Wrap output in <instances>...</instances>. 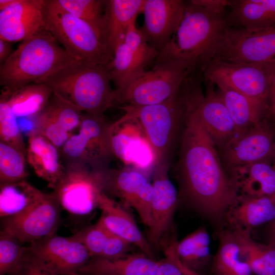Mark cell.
Segmentation results:
<instances>
[{"label": "cell", "instance_id": "cell-11", "mask_svg": "<svg viewBox=\"0 0 275 275\" xmlns=\"http://www.w3.org/2000/svg\"><path fill=\"white\" fill-rule=\"evenodd\" d=\"M104 115L83 113L79 131L72 134L60 149L66 163L77 162L95 167H107L114 155L110 126Z\"/></svg>", "mask_w": 275, "mask_h": 275}, {"label": "cell", "instance_id": "cell-33", "mask_svg": "<svg viewBox=\"0 0 275 275\" xmlns=\"http://www.w3.org/2000/svg\"><path fill=\"white\" fill-rule=\"evenodd\" d=\"M105 67L116 90L125 88L146 72L145 67L124 40L117 46L113 59Z\"/></svg>", "mask_w": 275, "mask_h": 275}, {"label": "cell", "instance_id": "cell-9", "mask_svg": "<svg viewBox=\"0 0 275 275\" xmlns=\"http://www.w3.org/2000/svg\"><path fill=\"white\" fill-rule=\"evenodd\" d=\"M203 79L227 86L267 108L269 71L266 63H236L208 60L199 67Z\"/></svg>", "mask_w": 275, "mask_h": 275}, {"label": "cell", "instance_id": "cell-14", "mask_svg": "<svg viewBox=\"0 0 275 275\" xmlns=\"http://www.w3.org/2000/svg\"><path fill=\"white\" fill-rule=\"evenodd\" d=\"M225 160L231 169L273 158L274 132L265 119L256 125L240 131L223 148Z\"/></svg>", "mask_w": 275, "mask_h": 275}, {"label": "cell", "instance_id": "cell-6", "mask_svg": "<svg viewBox=\"0 0 275 275\" xmlns=\"http://www.w3.org/2000/svg\"><path fill=\"white\" fill-rule=\"evenodd\" d=\"M44 25L71 56L86 64L105 66L113 56L89 24L69 13L55 0H44Z\"/></svg>", "mask_w": 275, "mask_h": 275}, {"label": "cell", "instance_id": "cell-13", "mask_svg": "<svg viewBox=\"0 0 275 275\" xmlns=\"http://www.w3.org/2000/svg\"><path fill=\"white\" fill-rule=\"evenodd\" d=\"M61 207L53 193L42 199L21 216L3 220L1 232L23 243H32L56 234L61 218Z\"/></svg>", "mask_w": 275, "mask_h": 275}, {"label": "cell", "instance_id": "cell-40", "mask_svg": "<svg viewBox=\"0 0 275 275\" xmlns=\"http://www.w3.org/2000/svg\"><path fill=\"white\" fill-rule=\"evenodd\" d=\"M108 234L109 231L98 221L72 236L85 246L92 258L101 256Z\"/></svg>", "mask_w": 275, "mask_h": 275}, {"label": "cell", "instance_id": "cell-7", "mask_svg": "<svg viewBox=\"0 0 275 275\" xmlns=\"http://www.w3.org/2000/svg\"><path fill=\"white\" fill-rule=\"evenodd\" d=\"M152 68L125 88L114 91V101L145 106L162 102L174 95L196 69L166 50L159 52Z\"/></svg>", "mask_w": 275, "mask_h": 275}, {"label": "cell", "instance_id": "cell-24", "mask_svg": "<svg viewBox=\"0 0 275 275\" xmlns=\"http://www.w3.org/2000/svg\"><path fill=\"white\" fill-rule=\"evenodd\" d=\"M144 2L145 0H105L103 41L113 56L130 25L142 13Z\"/></svg>", "mask_w": 275, "mask_h": 275}, {"label": "cell", "instance_id": "cell-23", "mask_svg": "<svg viewBox=\"0 0 275 275\" xmlns=\"http://www.w3.org/2000/svg\"><path fill=\"white\" fill-rule=\"evenodd\" d=\"M60 150L34 128L29 135L26 159L37 176L54 189L65 171Z\"/></svg>", "mask_w": 275, "mask_h": 275}, {"label": "cell", "instance_id": "cell-36", "mask_svg": "<svg viewBox=\"0 0 275 275\" xmlns=\"http://www.w3.org/2000/svg\"><path fill=\"white\" fill-rule=\"evenodd\" d=\"M82 113L77 107L53 93L39 114L54 126L72 134L73 130L79 127Z\"/></svg>", "mask_w": 275, "mask_h": 275}, {"label": "cell", "instance_id": "cell-48", "mask_svg": "<svg viewBox=\"0 0 275 275\" xmlns=\"http://www.w3.org/2000/svg\"><path fill=\"white\" fill-rule=\"evenodd\" d=\"M269 223L267 244L275 249V217Z\"/></svg>", "mask_w": 275, "mask_h": 275}, {"label": "cell", "instance_id": "cell-44", "mask_svg": "<svg viewBox=\"0 0 275 275\" xmlns=\"http://www.w3.org/2000/svg\"><path fill=\"white\" fill-rule=\"evenodd\" d=\"M269 71V91L266 119L275 123V60L267 62Z\"/></svg>", "mask_w": 275, "mask_h": 275}, {"label": "cell", "instance_id": "cell-17", "mask_svg": "<svg viewBox=\"0 0 275 275\" xmlns=\"http://www.w3.org/2000/svg\"><path fill=\"white\" fill-rule=\"evenodd\" d=\"M185 2L145 0L144 23L139 29L149 45L159 52L170 43L182 19Z\"/></svg>", "mask_w": 275, "mask_h": 275}, {"label": "cell", "instance_id": "cell-27", "mask_svg": "<svg viewBox=\"0 0 275 275\" xmlns=\"http://www.w3.org/2000/svg\"><path fill=\"white\" fill-rule=\"evenodd\" d=\"M218 238L217 250L210 267L211 275H253L242 255L237 234L227 228H221Z\"/></svg>", "mask_w": 275, "mask_h": 275}, {"label": "cell", "instance_id": "cell-19", "mask_svg": "<svg viewBox=\"0 0 275 275\" xmlns=\"http://www.w3.org/2000/svg\"><path fill=\"white\" fill-rule=\"evenodd\" d=\"M110 135L114 156L141 172L155 168L154 152L139 125L116 121L111 124Z\"/></svg>", "mask_w": 275, "mask_h": 275}, {"label": "cell", "instance_id": "cell-30", "mask_svg": "<svg viewBox=\"0 0 275 275\" xmlns=\"http://www.w3.org/2000/svg\"><path fill=\"white\" fill-rule=\"evenodd\" d=\"M44 193L25 180L0 184V216L3 220L19 217L31 209Z\"/></svg>", "mask_w": 275, "mask_h": 275}, {"label": "cell", "instance_id": "cell-20", "mask_svg": "<svg viewBox=\"0 0 275 275\" xmlns=\"http://www.w3.org/2000/svg\"><path fill=\"white\" fill-rule=\"evenodd\" d=\"M44 0H16L0 11V38L23 41L44 26Z\"/></svg>", "mask_w": 275, "mask_h": 275}, {"label": "cell", "instance_id": "cell-41", "mask_svg": "<svg viewBox=\"0 0 275 275\" xmlns=\"http://www.w3.org/2000/svg\"><path fill=\"white\" fill-rule=\"evenodd\" d=\"M124 41L145 67L153 63L159 54L158 51L149 45L140 30L136 28L135 22L129 27Z\"/></svg>", "mask_w": 275, "mask_h": 275}, {"label": "cell", "instance_id": "cell-5", "mask_svg": "<svg viewBox=\"0 0 275 275\" xmlns=\"http://www.w3.org/2000/svg\"><path fill=\"white\" fill-rule=\"evenodd\" d=\"M229 26L224 15L212 13L191 1L185 2L182 19L163 50L199 68Z\"/></svg>", "mask_w": 275, "mask_h": 275}, {"label": "cell", "instance_id": "cell-21", "mask_svg": "<svg viewBox=\"0 0 275 275\" xmlns=\"http://www.w3.org/2000/svg\"><path fill=\"white\" fill-rule=\"evenodd\" d=\"M274 217L275 198L239 194L226 213L225 225L232 232L252 234L253 229Z\"/></svg>", "mask_w": 275, "mask_h": 275}, {"label": "cell", "instance_id": "cell-37", "mask_svg": "<svg viewBox=\"0 0 275 275\" xmlns=\"http://www.w3.org/2000/svg\"><path fill=\"white\" fill-rule=\"evenodd\" d=\"M26 155L17 148L0 141V184L25 180Z\"/></svg>", "mask_w": 275, "mask_h": 275}, {"label": "cell", "instance_id": "cell-1", "mask_svg": "<svg viewBox=\"0 0 275 275\" xmlns=\"http://www.w3.org/2000/svg\"><path fill=\"white\" fill-rule=\"evenodd\" d=\"M179 197L210 221L225 224L239 192L232 175L224 170L215 144L188 105L176 168Z\"/></svg>", "mask_w": 275, "mask_h": 275}, {"label": "cell", "instance_id": "cell-12", "mask_svg": "<svg viewBox=\"0 0 275 275\" xmlns=\"http://www.w3.org/2000/svg\"><path fill=\"white\" fill-rule=\"evenodd\" d=\"M275 60V27L255 32L228 27L204 62L266 63Z\"/></svg>", "mask_w": 275, "mask_h": 275}, {"label": "cell", "instance_id": "cell-45", "mask_svg": "<svg viewBox=\"0 0 275 275\" xmlns=\"http://www.w3.org/2000/svg\"><path fill=\"white\" fill-rule=\"evenodd\" d=\"M194 4L207 10L217 14L224 15L228 6H230L231 1L227 0H191Z\"/></svg>", "mask_w": 275, "mask_h": 275}, {"label": "cell", "instance_id": "cell-52", "mask_svg": "<svg viewBox=\"0 0 275 275\" xmlns=\"http://www.w3.org/2000/svg\"><path fill=\"white\" fill-rule=\"evenodd\" d=\"M74 275H80V274H79V273H77V274H74Z\"/></svg>", "mask_w": 275, "mask_h": 275}, {"label": "cell", "instance_id": "cell-35", "mask_svg": "<svg viewBox=\"0 0 275 275\" xmlns=\"http://www.w3.org/2000/svg\"><path fill=\"white\" fill-rule=\"evenodd\" d=\"M55 2L65 10L91 26L103 43L105 0H55Z\"/></svg>", "mask_w": 275, "mask_h": 275}, {"label": "cell", "instance_id": "cell-46", "mask_svg": "<svg viewBox=\"0 0 275 275\" xmlns=\"http://www.w3.org/2000/svg\"><path fill=\"white\" fill-rule=\"evenodd\" d=\"M16 275H52L40 269L30 262L23 260L20 270Z\"/></svg>", "mask_w": 275, "mask_h": 275}, {"label": "cell", "instance_id": "cell-42", "mask_svg": "<svg viewBox=\"0 0 275 275\" xmlns=\"http://www.w3.org/2000/svg\"><path fill=\"white\" fill-rule=\"evenodd\" d=\"M177 241L174 237L165 250V257L159 261L156 275H185L176 253Z\"/></svg>", "mask_w": 275, "mask_h": 275}, {"label": "cell", "instance_id": "cell-2", "mask_svg": "<svg viewBox=\"0 0 275 275\" xmlns=\"http://www.w3.org/2000/svg\"><path fill=\"white\" fill-rule=\"evenodd\" d=\"M44 26L22 41L0 65L2 92L11 93L33 83H40L77 61Z\"/></svg>", "mask_w": 275, "mask_h": 275}, {"label": "cell", "instance_id": "cell-47", "mask_svg": "<svg viewBox=\"0 0 275 275\" xmlns=\"http://www.w3.org/2000/svg\"><path fill=\"white\" fill-rule=\"evenodd\" d=\"M14 51L12 42L0 38V65L10 57Z\"/></svg>", "mask_w": 275, "mask_h": 275}, {"label": "cell", "instance_id": "cell-18", "mask_svg": "<svg viewBox=\"0 0 275 275\" xmlns=\"http://www.w3.org/2000/svg\"><path fill=\"white\" fill-rule=\"evenodd\" d=\"M169 163H161L154 168L151 222L148 241L158 247L162 236L170 227L176 211L179 194L168 175Z\"/></svg>", "mask_w": 275, "mask_h": 275}, {"label": "cell", "instance_id": "cell-32", "mask_svg": "<svg viewBox=\"0 0 275 275\" xmlns=\"http://www.w3.org/2000/svg\"><path fill=\"white\" fill-rule=\"evenodd\" d=\"M52 93L48 86L39 83L25 85L11 93L1 92L17 118L37 116L45 107Z\"/></svg>", "mask_w": 275, "mask_h": 275}, {"label": "cell", "instance_id": "cell-29", "mask_svg": "<svg viewBox=\"0 0 275 275\" xmlns=\"http://www.w3.org/2000/svg\"><path fill=\"white\" fill-rule=\"evenodd\" d=\"M216 85L238 133L266 119L264 106L227 86Z\"/></svg>", "mask_w": 275, "mask_h": 275}, {"label": "cell", "instance_id": "cell-4", "mask_svg": "<svg viewBox=\"0 0 275 275\" xmlns=\"http://www.w3.org/2000/svg\"><path fill=\"white\" fill-rule=\"evenodd\" d=\"M105 66H91L77 61L39 84L82 113L102 115L114 101V91Z\"/></svg>", "mask_w": 275, "mask_h": 275}, {"label": "cell", "instance_id": "cell-34", "mask_svg": "<svg viewBox=\"0 0 275 275\" xmlns=\"http://www.w3.org/2000/svg\"><path fill=\"white\" fill-rule=\"evenodd\" d=\"M235 233L239 239L242 255L253 274L275 275V249L257 242L252 234Z\"/></svg>", "mask_w": 275, "mask_h": 275}, {"label": "cell", "instance_id": "cell-25", "mask_svg": "<svg viewBox=\"0 0 275 275\" xmlns=\"http://www.w3.org/2000/svg\"><path fill=\"white\" fill-rule=\"evenodd\" d=\"M230 26L255 32L275 27V0L230 1Z\"/></svg>", "mask_w": 275, "mask_h": 275}, {"label": "cell", "instance_id": "cell-38", "mask_svg": "<svg viewBox=\"0 0 275 275\" xmlns=\"http://www.w3.org/2000/svg\"><path fill=\"white\" fill-rule=\"evenodd\" d=\"M26 247L14 237L1 232L0 275H16L23 262Z\"/></svg>", "mask_w": 275, "mask_h": 275}, {"label": "cell", "instance_id": "cell-28", "mask_svg": "<svg viewBox=\"0 0 275 275\" xmlns=\"http://www.w3.org/2000/svg\"><path fill=\"white\" fill-rule=\"evenodd\" d=\"M239 194L252 197L275 198V169L267 162H258L231 169Z\"/></svg>", "mask_w": 275, "mask_h": 275}, {"label": "cell", "instance_id": "cell-43", "mask_svg": "<svg viewBox=\"0 0 275 275\" xmlns=\"http://www.w3.org/2000/svg\"><path fill=\"white\" fill-rule=\"evenodd\" d=\"M132 244L123 238L109 232L102 254L100 257L106 259H117L129 254Z\"/></svg>", "mask_w": 275, "mask_h": 275}, {"label": "cell", "instance_id": "cell-39", "mask_svg": "<svg viewBox=\"0 0 275 275\" xmlns=\"http://www.w3.org/2000/svg\"><path fill=\"white\" fill-rule=\"evenodd\" d=\"M0 141L13 146L26 155V146L17 117L2 94L0 96Z\"/></svg>", "mask_w": 275, "mask_h": 275}, {"label": "cell", "instance_id": "cell-26", "mask_svg": "<svg viewBox=\"0 0 275 275\" xmlns=\"http://www.w3.org/2000/svg\"><path fill=\"white\" fill-rule=\"evenodd\" d=\"M159 261L145 254H129L117 259L92 258L80 275H156Z\"/></svg>", "mask_w": 275, "mask_h": 275}, {"label": "cell", "instance_id": "cell-50", "mask_svg": "<svg viewBox=\"0 0 275 275\" xmlns=\"http://www.w3.org/2000/svg\"><path fill=\"white\" fill-rule=\"evenodd\" d=\"M185 275H201V274H199L190 269H188L186 272Z\"/></svg>", "mask_w": 275, "mask_h": 275}, {"label": "cell", "instance_id": "cell-49", "mask_svg": "<svg viewBox=\"0 0 275 275\" xmlns=\"http://www.w3.org/2000/svg\"><path fill=\"white\" fill-rule=\"evenodd\" d=\"M16 1V0H0V11L9 7Z\"/></svg>", "mask_w": 275, "mask_h": 275}, {"label": "cell", "instance_id": "cell-3", "mask_svg": "<svg viewBox=\"0 0 275 275\" xmlns=\"http://www.w3.org/2000/svg\"><path fill=\"white\" fill-rule=\"evenodd\" d=\"M187 86L185 79L174 95L158 104L121 107L125 113L117 121H134L139 124L153 150L155 166L169 163L178 135L183 131L187 111Z\"/></svg>", "mask_w": 275, "mask_h": 275}, {"label": "cell", "instance_id": "cell-51", "mask_svg": "<svg viewBox=\"0 0 275 275\" xmlns=\"http://www.w3.org/2000/svg\"><path fill=\"white\" fill-rule=\"evenodd\" d=\"M273 163L272 164V166L274 168V169H275V150H274V154H273Z\"/></svg>", "mask_w": 275, "mask_h": 275}, {"label": "cell", "instance_id": "cell-22", "mask_svg": "<svg viewBox=\"0 0 275 275\" xmlns=\"http://www.w3.org/2000/svg\"><path fill=\"white\" fill-rule=\"evenodd\" d=\"M101 211L98 221L111 233L128 241L142 253L155 259L152 247L140 231L135 220L119 204L105 193L99 197Z\"/></svg>", "mask_w": 275, "mask_h": 275}, {"label": "cell", "instance_id": "cell-16", "mask_svg": "<svg viewBox=\"0 0 275 275\" xmlns=\"http://www.w3.org/2000/svg\"><path fill=\"white\" fill-rule=\"evenodd\" d=\"M205 94L201 82L194 88L192 96L194 112L215 144L224 147L238 131L214 84L206 81Z\"/></svg>", "mask_w": 275, "mask_h": 275}, {"label": "cell", "instance_id": "cell-31", "mask_svg": "<svg viewBox=\"0 0 275 275\" xmlns=\"http://www.w3.org/2000/svg\"><path fill=\"white\" fill-rule=\"evenodd\" d=\"M210 243L208 232L204 227H201L177 241L176 253L185 266L202 275L203 270L211 267L212 257Z\"/></svg>", "mask_w": 275, "mask_h": 275}, {"label": "cell", "instance_id": "cell-10", "mask_svg": "<svg viewBox=\"0 0 275 275\" xmlns=\"http://www.w3.org/2000/svg\"><path fill=\"white\" fill-rule=\"evenodd\" d=\"M91 259L85 246L72 236L56 234L31 243L24 257V260L52 275L79 273Z\"/></svg>", "mask_w": 275, "mask_h": 275}, {"label": "cell", "instance_id": "cell-15", "mask_svg": "<svg viewBox=\"0 0 275 275\" xmlns=\"http://www.w3.org/2000/svg\"><path fill=\"white\" fill-rule=\"evenodd\" d=\"M104 193L120 198L133 208L148 228L151 222L153 185L142 172L132 168L108 171Z\"/></svg>", "mask_w": 275, "mask_h": 275}, {"label": "cell", "instance_id": "cell-8", "mask_svg": "<svg viewBox=\"0 0 275 275\" xmlns=\"http://www.w3.org/2000/svg\"><path fill=\"white\" fill-rule=\"evenodd\" d=\"M65 168L52 193L61 208L71 215L87 216L98 207L109 169L77 162L66 163Z\"/></svg>", "mask_w": 275, "mask_h": 275}]
</instances>
